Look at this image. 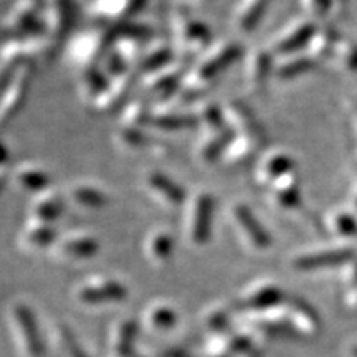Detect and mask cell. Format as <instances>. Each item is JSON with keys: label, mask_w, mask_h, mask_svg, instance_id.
<instances>
[{"label": "cell", "mask_w": 357, "mask_h": 357, "mask_svg": "<svg viewBox=\"0 0 357 357\" xmlns=\"http://www.w3.org/2000/svg\"><path fill=\"white\" fill-rule=\"evenodd\" d=\"M139 323L132 318H123L116 321L109 334V352L111 357H132L136 346Z\"/></svg>", "instance_id": "obj_25"}, {"label": "cell", "mask_w": 357, "mask_h": 357, "mask_svg": "<svg viewBox=\"0 0 357 357\" xmlns=\"http://www.w3.org/2000/svg\"><path fill=\"white\" fill-rule=\"evenodd\" d=\"M100 252V242L96 236L88 234H71L58 238L50 250L52 257L58 261L77 263L95 258Z\"/></svg>", "instance_id": "obj_19"}, {"label": "cell", "mask_w": 357, "mask_h": 357, "mask_svg": "<svg viewBox=\"0 0 357 357\" xmlns=\"http://www.w3.org/2000/svg\"><path fill=\"white\" fill-rule=\"evenodd\" d=\"M231 344H234V357H261L255 339L248 333L235 329L231 334Z\"/></svg>", "instance_id": "obj_48"}, {"label": "cell", "mask_w": 357, "mask_h": 357, "mask_svg": "<svg viewBox=\"0 0 357 357\" xmlns=\"http://www.w3.org/2000/svg\"><path fill=\"white\" fill-rule=\"evenodd\" d=\"M223 113H225L227 126L235 136H250L258 137V139H266L265 128L261 126L260 119L257 118L255 111L245 105L243 101L231 100L223 105Z\"/></svg>", "instance_id": "obj_21"}, {"label": "cell", "mask_w": 357, "mask_h": 357, "mask_svg": "<svg viewBox=\"0 0 357 357\" xmlns=\"http://www.w3.org/2000/svg\"><path fill=\"white\" fill-rule=\"evenodd\" d=\"M347 208L354 213L357 218V162L352 169V177H351V187H349V195H347Z\"/></svg>", "instance_id": "obj_51"}, {"label": "cell", "mask_w": 357, "mask_h": 357, "mask_svg": "<svg viewBox=\"0 0 357 357\" xmlns=\"http://www.w3.org/2000/svg\"><path fill=\"white\" fill-rule=\"evenodd\" d=\"M234 331L211 334L204 344L205 357H234V344H231V334H234Z\"/></svg>", "instance_id": "obj_47"}, {"label": "cell", "mask_w": 357, "mask_h": 357, "mask_svg": "<svg viewBox=\"0 0 357 357\" xmlns=\"http://www.w3.org/2000/svg\"><path fill=\"white\" fill-rule=\"evenodd\" d=\"M154 109L151 108L149 98L132 96L124 108L119 111V126L131 129H151Z\"/></svg>", "instance_id": "obj_30"}, {"label": "cell", "mask_w": 357, "mask_h": 357, "mask_svg": "<svg viewBox=\"0 0 357 357\" xmlns=\"http://www.w3.org/2000/svg\"><path fill=\"white\" fill-rule=\"evenodd\" d=\"M55 341L58 346V351L63 357H89L88 352L83 349V346L79 344L77 336L68 326L60 323L55 328Z\"/></svg>", "instance_id": "obj_45"}, {"label": "cell", "mask_w": 357, "mask_h": 357, "mask_svg": "<svg viewBox=\"0 0 357 357\" xmlns=\"http://www.w3.org/2000/svg\"><path fill=\"white\" fill-rule=\"evenodd\" d=\"M109 82L111 78L105 73L101 66H93V68L83 70L82 77L78 79L79 96H82L84 102L93 105L102 95V91L108 88Z\"/></svg>", "instance_id": "obj_39"}, {"label": "cell", "mask_w": 357, "mask_h": 357, "mask_svg": "<svg viewBox=\"0 0 357 357\" xmlns=\"http://www.w3.org/2000/svg\"><path fill=\"white\" fill-rule=\"evenodd\" d=\"M242 56L243 48L236 42H220L212 45L200 58L199 63L189 70L174 100H177L178 105H184V102L185 105H195L197 101L204 100L205 95L211 93L212 88L218 83L222 75Z\"/></svg>", "instance_id": "obj_1"}, {"label": "cell", "mask_w": 357, "mask_h": 357, "mask_svg": "<svg viewBox=\"0 0 357 357\" xmlns=\"http://www.w3.org/2000/svg\"><path fill=\"white\" fill-rule=\"evenodd\" d=\"M346 2H347V0H333L334 7H336V8H342V7H344Z\"/></svg>", "instance_id": "obj_53"}, {"label": "cell", "mask_w": 357, "mask_h": 357, "mask_svg": "<svg viewBox=\"0 0 357 357\" xmlns=\"http://www.w3.org/2000/svg\"><path fill=\"white\" fill-rule=\"evenodd\" d=\"M339 289L341 303L351 314L357 312V255L339 268Z\"/></svg>", "instance_id": "obj_43"}, {"label": "cell", "mask_w": 357, "mask_h": 357, "mask_svg": "<svg viewBox=\"0 0 357 357\" xmlns=\"http://www.w3.org/2000/svg\"><path fill=\"white\" fill-rule=\"evenodd\" d=\"M266 202L280 212H296L303 205L301 178L298 171L287 174L265 190Z\"/></svg>", "instance_id": "obj_20"}, {"label": "cell", "mask_w": 357, "mask_h": 357, "mask_svg": "<svg viewBox=\"0 0 357 357\" xmlns=\"http://www.w3.org/2000/svg\"><path fill=\"white\" fill-rule=\"evenodd\" d=\"M284 318L296 339H312L321 333V318L318 311L300 296H288L283 305Z\"/></svg>", "instance_id": "obj_14"}, {"label": "cell", "mask_w": 357, "mask_h": 357, "mask_svg": "<svg viewBox=\"0 0 357 357\" xmlns=\"http://www.w3.org/2000/svg\"><path fill=\"white\" fill-rule=\"evenodd\" d=\"M192 113L199 121V128L204 129V132L208 131H220V129L229 128L225 121V113H223V106L218 102L200 100L192 105Z\"/></svg>", "instance_id": "obj_44"}, {"label": "cell", "mask_w": 357, "mask_h": 357, "mask_svg": "<svg viewBox=\"0 0 357 357\" xmlns=\"http://www.w3.org/2000/svg\"><path fill=\"white\" fill-rule=\"evenodd\" d=\"M234 137L235 134L230 131V128L220 129V131L204 132L202 139L197 142V147H195V158L204 166L220 162Z\"/></svg>", "instance_id": "obj_24"}, {"label": "cell", "mask_w": 357, "mask_h": 357, "mask_svg": "<svg viewBox=\"0 0 357 357\" xmlns=\"http://www.w3.org/2000/svg\"><path fill=\"white\" fill-rule=\"evenodd\" d=\"M13 184L19 187L20 190L29 192V194L38 195L42 192L50 189L52 178L47 171L37 166H20L15 171H12Z\"/></svg>", "instance_id": "obj_35"}, {"label": "cell", "mask_w": 357, "mask_h": 357, "mask_svg": "<svg viewBox=\"0 0 357 357\" xmlns=\"http://www.w3.org/2000/svg\"><path fill=\"white\" fill-rule=\"evenodd\" d=\"M270 0H236L234 7V25L240 33H252L260 24Z\"/></svg>", "instance_id": "obj_29"}, {"label": "cell", "mask_w": 357, "mask_h": 357, "mask_svg": "<svg viewBox=\"0 0 357 357\" xmlns=\"http://www.w3.org/2000/svg\"><path fill=\"white\" fill-rule=\"evenodd\" d=\"M113 26L96 25L75 33L66 45V58L82 70L100 66L113 48Z\"/></svg>", "instance_id": "obj_2"}, {"label": "cell", "mask_w": 357, "mask_h": 357, "mask_svg": "<svg viewBox=\"0 0 357 357\" xmlns=\"http://www.w3.org/2000/svg\"><path fill=\"white\" fill-rule=\"evenodd\" d=\"M137 79H139V75L136 70H131L123 77L111 79L108 88L91 105L93 111L96 114H113L121 111L124 105L132 98V88Z\"/></svg>", "instance_id": "obj_17"}, {"label": "cell", "mask_w": 357, "mask_h": 357, "mask_svg": "<svg viewBox=\"0 0 357 357\" xmlns=\"http://www.w3.org/2000/svg\"><path fill=\"white\" fill-rule=\"evenodd\" d=\"M58 242V234L55 225H45V223L29 222L19 234V245L22 250L29 253L52 250L53 245Z\"/></svg>", "instance_id": "obj_26"}, {"label": "cell", "mask_w": 357, "mask_h": 357, "mask_svg": "<svg viewBox=\"0 0 357 357\" xmlns=\"http://www.w3.org/2000/svg\"><path fill=\"white\" fill-rule=\"evenodd\" d=\"M142 323L146 324L147 329L154 333H167L172 331L177 326L178 314L174 310V306L167 305V303H153L144 310Z\"/></svg>", "instance_id": "obj_37"}, {"label": "cell", "mask_w": 357, "mask_h": 357, "mask_svg": "<svg viewBox=\"0 0 357 357\" xmlns=\"http://www.w3.org/2000/svg\"><path fill=\"white\" fill-rule=\"evenodd\" d=\"M73 2H75V3H77V2H82V3H84V6H88V3L91 2V0H73Z\"/></svg>", "instance_id": "obj_55"}, {"label": "cell", "mask_w": 357, "mask_h": 357, "mask_svg": "<svg viewBox=\"0 0 357 357\" xmlns=\"http://www.w3.org/2000/svg\"><path fill=\"white\" fill-rule=\"evenodd\" d=\"M132 357H141V356H137V354H134V356H132Z\"/></svg>", "instance_id": "obj_58"}, {"label": "cell", "mask_w": 357, "mask_h": 357, "mask_svg": "<svg viewBox=\"0 0 357 357\" xmlns=\"http://www.w3.org/2000/svg\"><path fill=\"white\" fill-rule=\"evenodd\" d=\"M230 218L245 248L253 253H265L271 248L273 245L271 234L247 204L238 202L231 205Z\"/></svg>", "instance_id": "obj_8"}, {"label": "cell", "mask_w": 357, "mask_h": 357, "mask_svg": "<svg viewBox=\"0 0 357 357\" xmlns=\"http://www.w3.org/2000/svg\"><path fill=\"white\" fill-rule=\"evenodd\" d=\"M66 197L58 192L48 189L42 194L35 195L29 208V222L55 225V222L63 215Z\"/></svg>", "instance_id": "obj_23"}, {"label": "cell", "mask_w": 357, "mask_h": 357, "mask_svg": "<svg viewBox=\"0 0 357 357\" xmlns=\"http://www.w3.org/2000/svg\"><path fill=\"white\" fill-rule=\"evenodd\" d=\"M189 70V61L177 58L166 68L141 77V88L144 91L142 95L155 102H160V105H166L176 98Z\"/></svg>", "instance_id": "obj_7"}, {"label": "cell", "mask_w": 357, "mask_h": 357, "mask_svg": "<svg viewBox=\"0 0 357 357\" xmlns=\"http://www.w3.org/2000/svg\"><path fill=\"white\" fill-rule=\"evenodd\" d=\"M66 200L84 211H100L109 204V197L105 190L91 184H75L66 192Z\"/></svg>", "instance_id": "obj_34"}, {"label": "cell", "mask_w": 357, "mask_h": 357, "mask_svg": "<svg viewBox=\"0 0 357 357\" xmlns=\"http://www.w3.org/2000/svg\"><path fill=\"white\" fill-rule=\"evenodd\" d=\"M177 58H176V50L171 47V45L166 43H159L154 45V47L147 48L146 55L142 56L141 63L137 65V75L141 77H146V75L155 73V71L166 68L171 63H174Z\"/></svg>", "instance_id": "obj_41"}, {"label": "cell", "mask_w": 357, "mask_h": 357, "mask_svg": "<svg viewBox=\"0 0 357 357\" xmlns=\"http://www.w3.org/2000/svg\"><path fill=\"white\" fill-rule=\"evenodd\" d=\"M100 66L102 70H105V73L108 75L111 79L123 77V75H126L128 71L132 70V68H129L126 61L123 60V56L119 55V53L116 52L114 48H111V50L108 52V55L105 56V60L101 61Z\"/></svg>", "instance_id": "obj_50"}, {"label": "cell", "mask_w": 357, "mask_h": 357, "mask_svg": "<svg viewBox=\"0 0 357 357\" xmlns=\"http://www.w3.org/2000/svg\"><path fill=\"white\" fill-rule=\"evenodd\" d=\"M88 12L101 25L116 26L132 17L129 0H91Z\"/></svg>", "instance_id": "obj_28"}, {"label": "cell", "mask_w": 357, "mask_h": 357, "mask_svg": "<svg viewBox=\"0 0 357 357\" xmlns=\"http://www.w3.org/2000/svg\"><path fill=\"white\" fill-rule=\"evenodd\" d=\"M199 128V121L194 113H182L178 109L154 111L153 121H151V129L160 132H184L192 131V129Z\"/></svg>", "instance_id": "obj_33"}, {"label": "cell", "mask_w": 357, "mask_h": 357, "mask_svg": "<svg viewBox=\"0 0 357 357\" xmlns=\"http://www.w3.org/2000/svg\"><path fill=\"white\" fill-rule=\"evenodd\" d=\"M339 40H341V37H339V33L334 29L318 26V30H316L314 37L311 38L310 45L306 47L305 53L316 65H319L326 60H331Z\"/></svg>", "instance_id": "obj_36"}, {"label": "cell", "mask_w": 357, "mask_h": 357, "mask_svg": "<svg viewBox=\"0 0 357 357\" xmlns=\"http://www.w3.org/2000/svg\"><path fill=\"white\" fill-rule=\"evenodd\" d=\"M265 144L266 139H258V137L250 136H235L227 153L223 154L220 164L230 169L242 167L245 164L252 162L260 154Z\"/></svg>", "instance_id": "obj_27"}, {"label": "cell", "mask_w": 357, "mask_h": 357, "mask_svg": "<svg viewBox=\"0 0 357 357\" xmlns=\"http://www.w3.org/2000/svg\"><path fill=\"white\" fill-rule=\"evenodd\" d=\"M75 22V2L73 0H55L45 3L43 8V26L47 37L53 48L68 37Z\"/></svg>", "instance_id": "obj_18"}, {"label": "cell", "mask_w": 357, "mask_h": 357, "mask_svg": "<svg viewBox=\"0 0 357 357\" xmlns=\"http://www.w3.org/2000/svg\"><path fill=\"white\" fill-rule=\"evenodd\" d=\"M331 60L342 71L357 73V43L349 38H341L336 50L333 53Z\"/></svg>", "instance_id": "obj_46"}, {"label": "cell", "mask_w": 357, "mask_h": 357, "mask_svg": "<svg viewBox=\"0 0 357 357\" xmlns=\"http://www.w3.org/2000/svg\"><path fill=\"white\" fill-rule=\"evenodd\" d=\"M288 294L273 281H257L250 284L234 303L235 310L243 314H261L283 305Z\"/></svg>", "instance_id": "obj_13"}, {"label": "cell", "mask_w": 357, "mask_h": 357, "mask_svg": "<svg viewBox=\"0 0 357 357\" xmlns=\"http://www.w3.org/2000/svg\"><path fill=\"white\" fill-rule=\"evenodd\" d=\"M316 30H318L316 22L306 19V17L289 22L271 38L268 50L273 56L287 58L300 55V53H305L311 38L314 37Z\"/></svg>", "instance_id": "obj_12"}, {"label": "cell", "mask_w": 357, "mask_h": 357, "mask_svg": "<svg viewBox=\"0 0 357 357\" xmlns=\"http://www.w3.org/2000/svg\"><path fill=\"white\" fill-rule=\"evenodd\" d=\"M33 77L32 61L22 63L8 73L2 75V101H0V119L6 124L24 108L29 96L30 83Z\"/></svg>", "instance_id": "obj_9"}, {"label": "cell", "mask_w": 357, "mask_h": 357, "mask_svg": "<svg viewBox=\"0 0 357 357\" xmlns=\"http://www.w3.org/2000/svg\"><path fill=\"white\" fill-rule=\"evenodd\" d=\"M176 238L167 230H154L144 242V255L155 266H164L174 258Z\"/></svg>", "instance_id": "obj_31"}, {"label": "cell", "mask_w": 357, "mask_h": 357, "mask_svg": "<svg viewBox=\"0 0 357 357\" xmlns=\"http://www.w3.org/2000/svg\"><path fill=\"white\" fill-rule=\"evenodd\" d=\"M167 357H185V356H181V354H172V356H167Z\"/></svg>", "instance_id": "obj_56"}, {"label": "cell", "mask_w": 357, "mask_h": 357, "mask_svg": "<svg viewBox=\"0 0 357 357\" xmlns=\"http://www.w3.org/2000/svg\"><path fill=\"white\" fill-rule=\"evenodd\" d=\"M153 134L147 132V129H131V128H118L114 132V144L124 154H141L149 151Z\"/></svg>", "instance_id": "obj_42"}, {"label": "cell", "mask_w": 357, "mask_h": 357, "mask_svg": "<svg viewBox=\"0 0 357 357\" xmlns=\"http://www.w3.org/2000/svg\"><path fill=\"white\" fill-rule=\"evenodd\" d=\"M144 189L155 202L162 205L164 208H171V211L184 207L189 200L184 187L160 171H151L146 174Z\"/></svg>", "instance_id": "obj_16"}, {"label": "cell", "mask_w": 357, "mask_h": 357, "mask_svg": "<svg viewBox=\"0 0 357 357\" xmlns=\"http://www.w3.org/2000/svg\"><path fill=\"white\" fill-rule=\"evenodd\" d=\"M45 3H50V2H55V0H43Z\"/></svg>", "instance_id": "obj_57"}, {"label": "cell", "mask_w": 357, "mask_h": 357, "mask_svg": "<svg viewBox=\"0 0 357 357\" xmlns=\"http://www.w3.org/2000/svg\"><path fill=\"white\" fill-rule=\"evenodd\" d=\"M293 171H296V160L293 155L284 151H273L258 160L255 172H253V181L257 185L266 190L276 181Z\"/></svg>", "instance_id": "obj_22"}, {"label": "cell", "mask_w": 357, "mask_h": 357, "mask_svg": "<svg viewBox=\"0 0 357 357\" xmlns=\"http://www.w3.org/2000/svg\"><path fill=\"white\" fill-rule=\"evenodd\" d=\"M234 305H212L205 310L202 316V324L205 331L211 334H223L234 331Z\"/></svg>", "instance_id": "obj_40"}, {"label": "cell", "mask_w": 357, "mask_h": 357, "mask_svg": "<svg viewBox=\"0 0 357 357\" xmlns=\"http://www.w3.org/2000/svg\"><path fill=\"white\" fill-rule=\"evenodd\" d=\"M314 61L311 60L306 53H300V55L287 56L280 61L278 65H275V73L273 78L276 82L281 83H289L294 79L306 77L307 73H311L316 68Z\"/></svg>", "instance_id": "obj_38"}, {"label": "cell", "mask_w": 357, "mask_h": 357, "mask_svg": "<svg viewBox=\"0 0 357 357\" xmlns=\"http://www.w3.org/2000/svg\"><path fill=\"white\" fill-rule=\"evenodd\" d=\"M8 323L24 357H47V346L32 307L24 303H13L8 310Z\"/></svg>", "instance_id": "obj_6"}, {"label": "cell", "mask_w": 357, "mask_h": 357, "mask_svg": "<svg viewBox=\"0 0 357 357\" xmlns=\"http://www.w3.org/2000/svg\"><path fill=\"white\" fill-rule=\"evenodd\" d=\"M323 225L326 231L341 243H346V240L357 236V218L347 207H337L329 211L326 213Z\"/></svg>", "instance_id": "obj_32"}, {"label": "cell", "mask_w": 357, "mask_h": 357, "mask_svg": "<svg viewBox=\"0 0 357 357\" xmlns=\"http://www.w3.org/2000/svg\"><path fill=\"white\" fill-rule=\"evenodd\" d=\"M357 255L354 247L347 243H336L333 247H324L312 252H305L296 255L289 263L298 273H314V271L341 268Z\"/></svg>", "instance_id": "obj_11"}, {"label": "cell", "mask_w": 357, "mask_h": 357, "mask_svg": "<svg viewBox=\"0 0 357 357\" xmlns=\"http://www.w3.org/2000/svg\"><path fill=\"white\" fill-rule=\"evenodd\" d=\"M43 0H15L3 19V42L47 35L43 26Z\"/></svg>", "instance_id": "obj_5"}, {"label": "cell", "mask_w": 357, "mask_h": 357, "mask_svg": "<svg viewBox=\"0 0 357 357\" xmlns=\"http://www.w3.org/2000/svg\"><path fill=\"white\" fill-rule=\"evenodd\" d=\"M349 354L351 357H357V342L349 347Z\"/></svg>", "instance_id": "obj_54"}, {"label": "cell", "mask_w": 357, "mask_h": 357, "mask_svg": "<svg viewBox=\"0 0 357 357\" xmlns=\"http://www.w3.org/2000/svg\"><path fill=\"white\" fill-rule=\"evenodd\" d=\"M75 300L83 306H108L128 300L129 289L123 281L114 278H91L75 288Z\"/></svg>", "instance_id": "obj_10"}, {"label": "cell", "mask_w": 357, "mask_h": 357, "mask_svg": "<svg viewBox=\"0 0 357 357\" xmlns=\"http://www.w3.org/2000/svg\"><path fill=\"white\" fill-rule=\"evenodd\" d=\"M172 38L177 52L182 53V60L204 55L212 47V30L202 20L194 19L187 10H176L171 17Z\"/></svg>", "instance_id": "obj_3"}, {"label": "cell", "mask_w": 357, "mask_h": 357, "mask_svg": "<svg viewBox=\"0 0 357 357\" xmlns=\"http://www.w3.org/2000/svg\"><path fill=\"white\" fill-rule=\"evenodd\" d=\"M273 58L268 48H255L245 55L243 79L245 86L252 95L260 96L266 91L268 83L275 73Z\"/></svg>", "instance_id": "obj_15"}, {"label": "cell", "mask_w": 357, "mask_h": 357, "mask_svg": "<svg viewBox=\"0 0 357 357\" xmlns=\"http://www.w3.org/2000/svg\"><path fill=\"white\" fill-rule=\"evenodd\" d=\"M303 12H305L306 19L312 22L324 20L331 15L334 7L333 0H300Z\"/></svg>", "instance_id": "obj_49"}, {"label": "cell", "mask_w": 357, "mask_h": 357, "mask_svg": "<svg viewBox=\"0 0 357 357\" xmlns=\"http://www.w3.org/2000/svg\"><path fill=\"white\" fill-rule=\"evenodd\" d=\"M147 0H129V6H131V13L136 15L137 12L142 10V7L146 6Z\"/></svg>", "instance_id": "obj_52"}, {"label": "cell", "mask_w": 357, "mask_h": 357, "mask_svg": "<svg viewBox=\"0 0 357 357\" xmlns=\"http://www.w3.org/2000/svg\"><path fill=\"white\" fill-rule=\"evenodd\" d=\"M215 199L208 192H197L187 200L184 215V234L192 247H205L212 238Z\"/></svg>", "instance_id": "obj_4"}]
</instances>
